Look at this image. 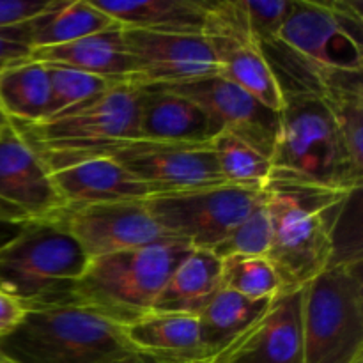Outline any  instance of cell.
I'll return each mask as SVG.
<instances>
[{"label": "cell", "instance_id": "obj_7", "mask_svg": "<svg viewBox=\"0 0 363 363\" xmlns=\"http://www.w3.org/2000/svg\"><path fill=\"white\" fill-rule=\"evenodd\" d=\"M301 333V363H357L362 360V262L330 264L305 286Z\"/></svg>", "mask_w": 363, "mask_h": 363}, {"label": "cell", "instance_id": "obj_16", "mask_svg": "<svg viewBox=\"0 0 363 363\" xmlns=\"http://www.w3.org/2000/svg\"><path fill=\"white\" fill-rule=\"evenodd\" d=\"M0 202L25 218H59L66 209L52 174L11 124L0 137Z\"/></svg>", "mask_w": 363, "mask_h": 363}, {"label": "cell", "instance_id": "obj_14", "mask_svg": "<svg viewBox=\"0 0 363 363\" xmlns=\"http://www.w3.org/2000/svg\"><path fill=\"white\" fill-rule=\"evenodd\" d=\"M165 89L197 103L220 130L236 135L272 160L279 138L280 112L262 105L250 92L222 74H211Z\"/></svg>", "mask_w": 363, "mask_h": 363}, {"label": "cell", "instance_id": "obj_2", "mask_svg": "<svg viewBox=\"0 0 363 363\" xmlns=\"http://www.w3.org/2000/svg\"><path fill=\"white\" fill-rule=\"evenodd\" d=\"M0 351L14 363H152L123 325L73 301L28 311L16 332L0 339Z\"/></svg>", "mask_w": 363, "mask_h": 363}, {"label": "cell", "instance_id": "obj_17", "mask_svg": "<svg viewBox=\"0 0 363 363\" xmlns=\"http://www.w3.org/2000/svg\"><path fill=\"white\" fill-rule=\"evenodd\" d=\"M138 89L137 138L162 142H211L220 126L191 99L165 87Z\"/></svg>", "mask_w": 363, "mask_h": 363}, {"label": "cell", "instance_id": "obj_22", "mask_svg": "<svg viewBox=\"0 0 363 363\" xmlns=\"http://www.w3.org/2000/svg\"><path fill=\"white\" fill-rule=\"evenodd\" d=\"M123 28L170 34H202L206 0H92Z\"/></svg>", "mask_w": 363, "mask_h": 363}, {"label": "cell", "instance_id": "obj_4", "mask_svg": "<svg viewBox=\"0 0 363 363\" xmlns=\"http://www.w3.org/2000/svg\"><path fill=\"white\" fill-rule=\"evenodd\" d=\"M273 172L340 191L362 190L363 170L347 152L340 131L318 91L284 92Z\"/></svg>", "mask_w": 363, "mask_h": 363}, {"label": "cell", "instance_id": "obj_1", "mask_svg": "<svg viewBox=\"0 0 363 363\" xmlns=\"http://www.w3.org/2000/svg\"><path fill=\"white\" fill-rule=\"evenodd\" d=\"M351 194L272 172L262 186L272 222L266 257L282 291L303 289L332 264L333 227Z\"/></svg>", "mask_w": 363, "mask_h": 363}, {"label": "cell", "instance_id": "obj_25", "mask_svg": "<svg viewBox=\"0 0 363 363\" xmlns=\"http://www.w3.org/2000/svg\"><path fill=\"white\" fill-rule=\"evenodd\" d=\"M318 92L328 106L347 152L363 170V82L358 71L318 73Z\"/></svg>", "mask_w": 363, "mask_h": 363}, {"label": "cell", "instance_id": "obj_33", "mask_svg": "<svg viewBox=\"0 0 363 363\" xmlns=\"http://www.w3.org/2000/svg\"><path fill=\"white\" fill-rule=\"evenodd\" d=\"M27 314V307L20 300L0 289V339L16 332Z\"/></svg>", "mask_w": 363, "mask_h": 363}, {"label": "cell", "instance_id": "obj_6", "mask_svg": "<svg viewBox=\"0 0 363 363\" xmlns=\"http://www.w3.org/2000/svg\"><path fill=\"white\" fill-rule=\"evenodd\" d=\"M194 248L156 243L91 259L69 300L126 326L152 312L172 269Z\"/></svg>", "mask_w": 363, "mask_h": 363}, {"label": "cell", "instance_id": "obj_21", "mask_svg": "<svg viewBox=\"0 0 363 363\" xmlns=\"http://www.w3.org/2000/svg\"><path fill=\"white\" fill-rule=\"evenodd\" d=\"M222 289V261L209 250H190L172 269L152 312L199 315Z\"/></svg>", "mask_w": 363, "mask_h": 363}, {"label": "cell", "instance_id": "obj_18", "mask_svg": "<svg viewBox=\"0 0 363 363\" xmlns=\"http://www.w3.org/2000/svg\"><path fill=\"white\" fill-rule=\"evenodd\" d=\"M52 181L66 208L116 201H144L151 191L110 156L84 160L52 172Z\"/></svg>", "mask_w": 363, "mask_h": 363}, {"label": "cell", "instance_id": "obj_28", "mask_svg": "<svg viewBox=\"0 0 363 363\" xmlns=\"http://www.w3.org/2000/svg\"><path fill=\"white\" fill-rule=\"evenodd\" d=\"M50 77V108L46 119L60 112L74 108L113 89L117 82L106 80L98 74L84 73L73 67L45 64ZM45 121V119H43Z\"/></svg>", "mask_w": 363, "mask_h": 363}, {"label": "cell", "instance_id": "obj_29", "mask_svg": "<svg viewBox=\"0 0 363 363\" xmlns=\"http://www.w3.org/2000/svg\"><path fill=\"white\" fill-rule=\"evenodd\" d=\"M222 287L250 300H272L282 291L268 257H227L222 261Z\"/></svg>", "mask_w": 363, "mask_h": 363}, {"label": "cell", "instance_id": "obj_38", "mask_svg": "<svg viewBox=\"0 0 363 363\" xmlns=\"http://www.w3.org/2000/svg\"><path fill=\"white\" fill-rule=\"evenodd\" d=\"M357 363H363V358H362V360H358V362H357Z\"/></svg>", "mask_w": 363, "mask_h": 363}, {"label": "cell", "instance_id": "obj_23", "mask_svg": "<svg viewBox=\"0 0 363 363\" xmlns=\"http://www.w3.org/2000/svg\"><path fill=\"white\" fill-rule=\"evenodd\" d=\"M117 27L108 14L87 0H57L53 7L27 23L18 25V35L30 50L66 45L87 35Z\"/></svg>", "mask_w": 363, "mask_h": 363}, {"label": "cell", "instance_id": "obj_19", "mask_svg": "<svg viewBox=\"0 0 363 363\" xmlns=\"http://www.w3.org/2000/svg\"><path fill=\"white\" fill-rule=\"evenodd\" d=\"M124 333L152 363H208L195 315L149 312L124 326Z\"/></svg>", "mask_w": 363, "mask_h": 363}, {"label": "cell", "instance_id": "obj_27", "mask_svg": "<svg viewBox=\"0 0 363 363\" xmlns=\"http://www.w3.org/2000/svg\"><path fill=\"white\" fill-rule=\"evenodd\" d=\"M211 147L225 184L262 188L272 176V160L229 131H220Z\"/></svg>", "mask_w": 363, "mask_h": 363}, {"label": "cell", "instance_id": "obj_9", "mask_svg": "<svg viewBox=\"0 0 363 363\" xmlns=\"http://www.w3.org/2000/svg\"><path fill=\"white\" fill-rule=\"evenodd\" d=\"M262 201V188L223 184L190 194L149 197L147 208L158 225L194 250L222 243Z\"/></svg>", "mask_w": 363, "mask_h": 363}, {"label": "cell", "instance_id": "obj_11", "mask_svg": "<svg viewBox=\"0 0 363 363\" xmlns=\"http://www.w3.org/2000/svg\"><path fill=\"white\" fill-rule=\"evenodd\" d=\"M202 35L215 55L223 78L234 82L268 108L280 112L284 94L255 38L240 0H206Z\"/></svg>", "mask_w": 363, "mask_h": 363}, {"label": "cell", "instance_id": "obj_24", "mask_svg": "<svg viewBox=\"0 0 363 363\" xmlns=\"http://www.w3.org/2000/svg\"><path fill=\"white\" fill-rule=\"evenodd\" d=\"M272 300H250L222 287L199 315V335L208 363L243 335L264 314Z\"/></svg>", "mask_w": 363, "mask_h": 363}, {"label": "cell", "instance_id": "obj_8", "mask_svg": "<svg viewBox=\"0 0 363 363\" xmlns=\"http://www.w3.org/2000/svg\"><path fill=\"white\" fill-rule=\"evenodd\" d=\"M362 2L293 0L279 41L323 71H363Z\"/></svg>", "mask_w": 363, "mask_h": 363}, {"label": "cell", "instance_id": "obj_35", "mask_svg": "<svg viewBox=\"0 0 363 363\" xmlns=\"http://www.w3.org/2000/svg\"><path fill=\"white\" fill-rule=\"evenodd\" d=\"M28 222H30V220H27L23 215L14 211L13 208H9V206L0 202V250H2L6 245H9L11 241L21 233L25 223Z\"/></svg>", "mask_w": 363, "mask_h": 363}, {"label": "cell", "instance_id": "obj_36", "mask_svg": "<svg viewBox=\"0 0 363 363\" xmlns=\"http://www.w3.org/2000/svg\"><path fill=\"white\" fill-rule=\"evenodd\" d=\"M11 126V121H9V117L6 116V113H4V110H2V106H0V137H2L4 133H6L7 131V128Z\"/></svg>", "mask_w": 363, "mask_h": 363}, {"label": "cell", "instance_id": "obj_20", "mask_svg": "<svg viewBox=\"0 0 363 363\" xmlns=\"http://www.w3.org/2000/svg\"><path fill=\"white\" fill-rule=\"evenodd\" d=\"M30 60L73 67L117 84H128L131 74V62L121 25L66 45L32 50Z\"/></svg>", "mask_w": 363, "mask_h": 363}, {"label": "cell", "instance_id": "obj_37", "mask_svg": "<svg viewBox=\"0 0 363 363\" xmlns=\"http://www.w3.org/2000/svg\"><path fill=\"white\" fill-rule=\"evenodd\" d=\"M0 363H14V362L9 360V358H7L6 354H4L2 351H0Z\"/></svg>", "mask_w": 363, "mask_h": 363}, {"label": "cell", "instance_id": "obj_15", "mask_svg": "<svg viewBox=\"0 0 363 363\" xmlns=\"http://www.w3.org/2000/svg\"><path fill=\"white\" fill-rule=\"evenodd\" d=\"M303 289L280 291L264 314L209 363H301Z\"/></svg>", "mask_w": 363, "mask_h": 363}, {"label": "cell", "instance_id": "obj_32", "mask_svg": "<svg viewBox=\"0 0 363 363\" xmlns=\"http://www.w3.org/2000/svg\"><path fill=\"white\" fill-rule=\"evenodd\" d=\"M57 0H0V28L16 27L39 16Z\"/></svg>", "mask_w": 363, "mask_h": 363}, {"label": "cell", "instance_id": "obj_31", "mask_svg": "<svg viewBox=\"0 0 363 363\" xmlns=\"http://www.w3.org/2000/svg\"><path fill=\"white\" fill-rule=\"evenodd\" d=\"M241 7L247 13L248 23L255 38L264 43L279 39V32L284 21L289 16L293 0H273V2H257V0H240Z\"/></svg>", "mask_w": 363, "mask_h": 363}, {"label": "cell", "instance_id": "obj_3", "mask_svg": "<svg viewBox=\"0 0 363 363\" xmlns=\"http://www.w3.org/2000/svg\"><path fill=\"white\" fill-rule=\"evenodd\" d=\"M50 170L99 158L138 135V89L121 84L105 94L34 124L11 123Z\"/></svg>", "mask_w": 363, "mask_h": 363}, {"label": "cell", "instance_id": "obj_5", "mask_svg": "<svg viewBox=\"0 0 363 363\" xmlns=\"http://www.w3.org/2000/svg\"><path fill=\"white\" fill-rule=\"evenodd\" d=\"M89 261L59 218L34 220L0 250V289L27 311L64 303Z\"/></svg>", "mask_w": 363, "mask_h": 363}, {"label": "cell", "instance_id": "obj_10", "mask_svg": "<svg viewBox=\"0 0 363 363\" xmlns=\"http://www.w3.org/2000/svg\"><path fill=\"white\" fill-rule=\"evenodd\" d=\"M105 156L137 177L152 197L190 194L225 184L211 142L131 138L117 144Z\"/></svg>", "mask_w": 363, "mask_h": 363}, {"label": "cell", "instance_id": "obj_26", "mask_svg": "<svg viewBox=\"0 0 363 363\" xmlns=\"http://www.w3.org/2000/svg\"><path fill=\"white\" fill-rule=\"evenodd\" d=\"M0 106L11 123L34 124L50 108V77L43 62L27 60L0 73Z\"/></svg>", "mask_w": 363, "mask_h": 363}, {"label": "cell", "instance_id": "obj_13", "mask_svg": "<svg viewBox=\"0 0 363 363\" xmlns=\"http://www.w3.org/2000/svg\"><path fill=\"white\" fill-rule=\"evenodd\" d=\"M131 62L128 84L170 87L218 74V64L202 34H170L123 28Z\"/></svg>", "mask_w": 363, "mask_h": 363}, {"label": "cell", "instance_id": "obj_12", "mask_svg": "<svg viewBox=\"0 0 363 363\" xmlns=\"http://www.w3.org/2000/svg\"><path fill=\"white\" fill-rule=\"evenodd\" d=\"M145 201L147 199L66 208L59 220L89 259L147 245L181 243L158 225Z\"/></svg>", "mask_w": 363, "mask_h": 363}, {"label": "cell", "instance_id": "obj_30", "mask_svg": "<svg viewBox=\"0 0 363 363\" xmlns=\"http://www.w3.org/2000/svg\"><path fill=\"white\" fill-rule=\"evenodd\" d=\"M269 247H272V222L262 197L254 211L211 252L220 261L227 257H266Z\"/></svg>", "mask_w": 363, "mask_h": 363}, {"label": "cell", "instance_id": "obj_34", "mask_svg": "<svg viewBox=\"0 0 363 363\" xmlns=\"http://www.w3.org/2000/svg\"><path fill=\"white\" fill-rule=\"evenodd\" d=\"M30 53L32 50L25 43L14 39L7 28H0V73L30 60Z\"/></svg>", "mask_w": 363, "mask_h": 363}]
</instances>
